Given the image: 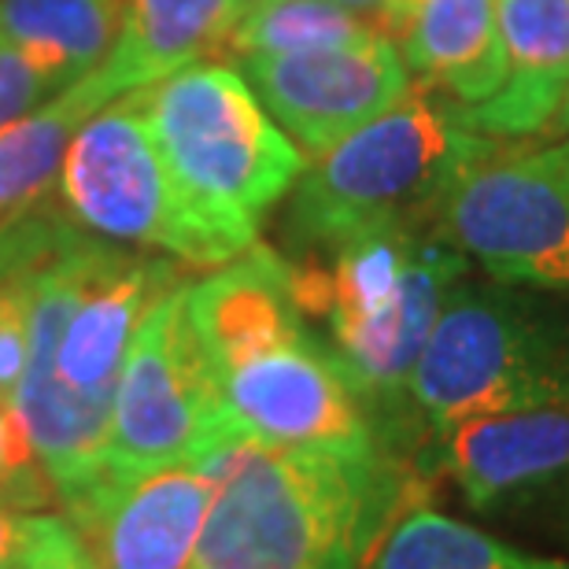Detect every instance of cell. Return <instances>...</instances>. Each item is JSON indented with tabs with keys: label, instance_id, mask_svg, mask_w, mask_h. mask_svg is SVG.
Listing matches in <instances>:
<instances>
[{
	"label": "cell",
	"instance_id": "6da1fadb",
	"mask_svg": "<svg viewBox=\"0 0 569 569\" xmlns=\"http://www.w3.org/2000/svg\"><path fill=\"white\" fill-rule=\"evenodd\" d=\"M211 481L189 569H367L426 470L396 448H292L241 429L197 459Z\"/></svg>",
	"mask_w": 569,
	"mask_h": 569
},
{
	"label": "cell",
	"instance_id": "7a4b0ae2",
	"mask_svg": "<svg viewBox=\"0 0 569 569\" xmlns=\"http://www.w3.org/2000/svg\"><path fill=\"white\" fill-rule=\"evenodd\" d=\"M186 303L233 429L292 448L403 451L329 340L307 326L289 259L252 244L189 281Z\"/></svg>",
	"mask_w": 569,
	"mask_h": 569
},
{
	"label": "cell",
	"instance_id": "3957f363",
	"mask_svg": "<svg viewBox=\"0 0 569 569\" xmlns=\"http://www.w3.org/2000/svg\"><path fill=\"white\" fill-rule=\"evenodd\" d=\"M470 274V259L432 219L378 226L329 252V267L292 263L296 300L322 318L329 348L381 415L403 451L418 455V426L407 381L432 333L451 284Z\"/></svg>",
	"mask_w": 569,
	"mask_h": 569
},
{
	"label": "cell",
	"instance_id": "277c9868",
	"mask_svg": "<svg viewBox=\"0 0 569 569\" xmlns=\"http://www.w3.org/2000/svg\"><path fill=\"white\" fill-rule=\"evenodd\" d=\"M496 152H503L499 138L473 130L459 100L418 82L389 111L303 167L284 237L300 252L329 256L378 226L432 219L440 192Z\"/></svg>",
	"mask_w": 569,
	"mask_h": 569
},
{
	"label": "cell",
	"instance_id": "5b68a950",
	"mask_svg": "<svg viewBox=\"0 0 569 569\" xmlns=\"http://www.w3.org/2000/svg\"><path fill=\"white\" fill-rule=\"evenodd\" d=\"M418 429L437 437L466 418L569 407V307L526 284H451L407 381Z\"/></svg>",
	"mask_w": 569,
	"mask_h": 569
},
{
	"label": "cell",
	"instance_id": "8992f818",
	"mask_svg": "<svg viewBox=\"0 0 569 569\" xmlns=\"http://www.w3.org/2000/svg\"><path fill=\"white\" fill-rule=\"evenodd\" d=\"M159 156L197 214L244 256L307 156L267 116L237 67L192 63L133 89Z\"/></svg>",
	"mask_w": 569,
	"mask_h": 569
},
{
	"label": "cell",
	"instance_id": "52a82bcc",
	"mask_svg": "<svg viewBox=\"0 0 569 569\" xmlns=\"http://www.w3.org/2000/svg\"><path fill=\"white\" fill-rule=\"evenodd\" d=\"M56 189L67 219L100 241L152 248L189 267H222L237 259L170 174L138 93L116 97L78 127Z\"/></svg>",
	"mask_w": 569,
	"mask_h": 569
},
{
	"label": "cell",
	"instance_id": "ba28073f",
	"mask_svg": "<svg viewBox=\"0 0 569 569\" xmlns=\"http://www.w3.org/2000/svg\"><path fill=\"white\" fill-rule=\"evenodd\" d=\"M432 226L485 278L569 292V174L548 152L466 167L440 192Z\"/></svg>",
	"mask_w": 569,
	"mask_h": 569
},
{
	"label": "cell",
	"instance_id": "9c48e42d",
	"mask_svg": "<svg viewBox=\"0 0 569 569\" xmlns=\"http://www.w3.org/2000/svg\"><path fill=\"white\" fill-rule=\"evenodd\" d=\"M186 292L189 281L159 296L130 345L108 426V473L116 477L192 462L233 429L214 396Z\"/></svg>",
	"mask_w": 569,
	"mask_h": 569
},
{
	"label": "cell",
	"instance_id": "30bf717a",
	"mask_svg": "<svg viewBox=\"0 0 569 569\" xmlns=\"http://www.w3.org/2000/svg\"><path fill=\"white\" fill-rule=\"evenodd\" d=\"M237 71L307 159L329 152L411 89V71L385 33L340 49L244 56Z\"/></svg>",
	"mask_w": 569,
	"mask_h": 569
},
{
	"label": "cell",
	"instance_id": "8fae6325",
	"mask_svg": "<svg viewBox=\"0 0 569 569\" xmlns=\"http://www.w3.org/2000/svg\"><path fill=\"white\" fill-rule=\"evenodd\" d=\"M211 507V481L197 462L116 477L67 521L86 540L97 569H189L203 518Z\"/></svg>",
	"mask_w": 569,
	"mask_h": 569
},
{
	"label": "cell",
	"instance_id": "7c38bea8",
	"mask_svg": "<svg viewBox=\"0 0 569 569\" xmlns=\"http://www.w3.org/2000/svg\"><path fill=\"white\" fill-rule=\"evenodd\" d=\"M426 459L473 510L569 477V407L466 418L429 437Z\"/></svg>",
	"mask_w": 569,
	"mask_h": 569
},
{
	"label": "cell",
	"instance_id": "4fadbf2b",
	"mask_svg": "<svg viewBox=\"0 0 569 569\" xmlns=\"http://www.w3.org/2000/svg\"><path fill=\"white\" fill-rule=\"evenodd\" d=\"M507 78L470 104L466 122L488 138H532L551 130L569 89V0H499Z\"/></svg>",
	"mask_w": 569,
	"mask_h": 569
},
{
	"label": "cell",
	"instance_id": "5bb4252c",
	"mask_svg": "<svg viewBox=\"0 0 569 569\" xmlns=\"http://www.w3.org/2000/svg\"><path fill=\"white\" fill-rule=\"evenodd\" d=\"M396 49L407 71L466 108L488 100L507 78L499 0H415Z\"/></svg>",
	"mask_w": 569,
	"mask_h": 569
},
{
	"label": "cell",
	"instance_id": "9a60e30c",
	"mask_svg": "<svg viewBox=\"0 0 569 569\" xmlns=\"http://www.w3.org/2000/svg\"><path fill=\"white\" fill-rule=\"evenodd\" d=\"M122 33L104 60L122 93L144 89L159 78L211 56L230 52L252 0H122Z\"/></svg>",
	"mask_w": 569,
	"mask_h": 569
},
{
	"label": "cell",
	"instance_id": "2e32d148",
	"mask_svg": "<svg viewBox=\"0 0 569 569\" xmlns=\"http://www.w3.org/2000/svg\"><path fill=\"white\" fill-rule=\"evenodd\" d=\"M116 97H122V89L100 63L97 71L0 130V222L38 208L49 197L78 127Z\"/></svg>",
	"mask_w": 569,
	"mask_h": 569
},
{
	"label": "cell",
	"instance_id": "e0dca14e",
	"mask_svg": "<svg viewBox=\"0 0 569 569\" xmlns=\"http://www.w3.org/2000/svg\"><path fill=\"white\" fill-rule=\"evenodd\" d=\"M122 11V0H0V44L67 89L111 56Z\"/></svg>",
	"mask_w": 569,
	"mask_h": 569
},
{
	"label": "cell",
	"instance_id": "ac0fdd59",
	"mask_svg": "<svg viewBox=\"0 0 569 569\" xmlns=\"http://www.w3.org/2000/svg\"><path fill=\"white\" fill-rule=\"evenodd\" d=\"M367 569H569V562L488 537L418 499L392 521Z\"/></svg>",
	"mask_w": 569,
	"mask_h": 569
},
{
	"label": "cell",
	"instance_id": "d6986e66",
	"mask_svg": "<svg viewBox=\"0 0 569 569\" xmlns=\"http://www.w3.org/2000/svg\"><path fill=\"white\" fill-rule=\"evenodd\" d=\"M378 38V30L329 0H252L241 27L233 30L230 52L244 56H292L315 49H340Z\"/></svg>",
	"mask_w": 569,
	"mask_h": 569
},
{
	"label": "cell",
	"instance_id": "ffe728a7",
	"mask_svg": "<svg viewBox=\"0 0 569 569\" xmlns=\"http://www.w3.org/2000/svg\"><path fill=\"white\" fill-rule=\"evenodd\" d=\"M56 503V488L33 451L27 429L0 403V507L41 510Z\"/></svg>",
	"mask_w": 569,
	"mask_h": 569
},
{
	"label": "cell",
	"instance_id": "44dd1931",
	"mask_svg": "<svg viewBox=\"0 0 569 569\" xmlns=\"http://www.w3.org/2000/svg\"><path fill=\"white\" fill-rule=\"evenodd\" d=\"M30 351V303L16 274L0 278V403H11Z\"/></svg>",
	"mask_w": 569,
	"mask_h": 569
},
{
	"label": "cell",
	"instance_id": "7402d4cb",
	"mask_svg": "<svg viewBox=\"0 0 569 569\" xmlns=\"http://www.w3.org/2000/svg\"><path fill=\"white\" fill-rule=\"evenodd\" d=\"M0 569H97L86 540L63 515H44L41 529L19 555H11Z\"/></svg>",
	"mask_w": 569,
	"mask_h": 569
},
{
	"label": "cell",
	"instance_id": "603a6c76",
	"mask_svg": "<svg viewBox=\"0 0 569 569\" xmlns=\"http://www.w3.org/2000/svg\"><path fill=\"white\" fill-rule=\"evenodd\" d=\"M56 93H60V86L38 63L8 49V44H0V130L30 116L33 108H41Z\"/></svg>",
	"mask_w": 569,
	"mask_h": 569
},
{
	"label": "cell",
	"instance_id": "cb8c5ba5",
	"mask_svg": "<svg viewBox=\"0 0 569 569\" xmlns=\"http://www.w3.org/2000/svg\"><path fill=\"white\" fill-rule=\"evenodd\" d=\"M329 4L351 11V16L362 19L378 33H385V38L396 44V38H400L407 27V16H411L415 0H329Z\"/></svg>",
	"mask_w": 569,
	"mask_h": 569
},
{
	"label": "cell",
	"instance_id": "d4e9b609",
	"mask_svg": "<svg viewBox=\"0 0 569 569\" xmlns=\"http://www.w3.org/2000/svg\"><path fill=\"white\" fill-rule=\"evenodd\" d=\"M41 510H11L0 507V562H8L11 555H19L33 540V532L41 529Z\"/></svg>",
	"mask_w": 569,
	"mask_h": 569
},
{
	"label": "cell",
	"instance_id": "484cf974",
	"mask_svg": "<svg viewBox=\"0 0 569 569\" xmlns=\"http://www.w3.org/2000/svg\"><path fill=\"white\" fill-rule=\"evenodd\" d=\"M548 152V159L551 163H559L566 174H569V141H562V144H551V148H543Z\"/></svg>",
	"mask_w": 569,
	"mask_h": 569
},
{
	"label": "cell",
	"instance_id": "4316f807",
	"mask_svg": "<svg viewBox=\"0 0 569 569\" xmlns=\"http://www.w3.org/2000/svg\"><path fill=\"white\" fill-rule=\"evenodd\" d=\"M551 133H569V89H566V100H562L559 116H555V122H551Z\"/></svg>",
	"mask_w": 569,
	"mask_h": 569
},
{
	"label": "cell",
	"instance_id": "83f0119b",
	"mask_svg": "<svg viewBox=\"0 0 569 569\" xmlns=\"http://www.w3.org/2000/svg\"><path fill=\"white\" fill-rule=\"evenodd\" d=\"M559 510H562V521H566V529H569V485L562 488V496H559Z\"/></svg>",
	"mask_w": 569,
	"mask_h": 569
}]
</instances>
